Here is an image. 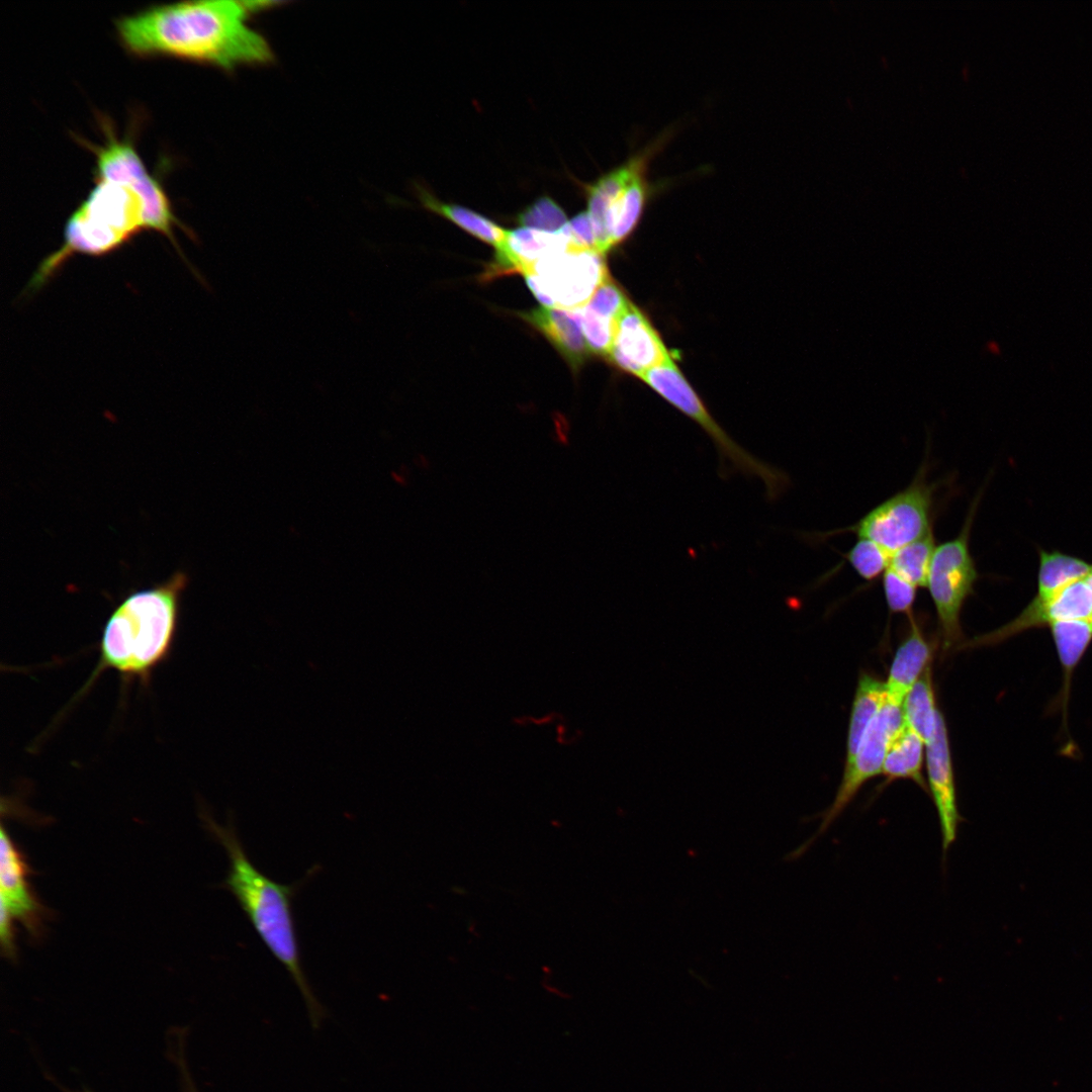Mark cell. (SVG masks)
<instances>
[{"mask_svg":"<svg viewBox=\"0 0 1092 1092\" xmlns=\"http://www.w3.org/2000/svg\"><path fill=\"white\" fill-rule=\"evenodd\" d=\"M883 587L892 612L910 613L916 598V585L888 567L883 574Z\"/></svg>","mask_w":1092,"mask_h":1092,"instance_id":"cell-27","label":"cell"},{"mask_svg":"<svg viewBox=\"0 0 1092 1092\" xmlns=\"http://www.w3.org/2000/svg\"><path fill=\"white\" fill-rule=\"evenodd\" d=\"M886 697L885 682L868 673L860 674L850 713L844 767L853 760Z\"/></svg>","mask_w":1092,"mask_h":1092,"instance_id":"cell-18","label":"cell"},{"mask_svg":"<svg viewBox=\"0 0 1092 1092\" xmlns=\"http://www.w3.org/2000/svg\"><path fill=\"white\" fill-rule=\"evenodd\" d=\"M188 1092H197L195 1088H191Z\"/></svg>","mask_w":1092,"mask_h":1092,"instance_id":"cell-31","label":"cell"},{"mask_svg":"<svg viewBox=\"0 0 1092 1092\" xmlns=\"http://www.w3.org/2000/svg\"><path fill=\"white\" fill-rule=\"evenodd\" d=\"M97 180L122 184L133 189L145 207L147 230L167 237L183 260L175 239V226L187 231L174 215L170 200L161 184L147 170L134 147L127 141H119L109 132L104 145L95 148Z\"/></svg>","mask_w":1092,"mask_h":1092,"instance_id":"cell-9","label":"cell"},{"mask_svg":"<svg viewBox=\"0 0 1092 1092\" xmlns=\"http://www.w3.org/2000/svg\"><path fill=\"white\" fill-rule=\"evenodd\" d=\"M11 919L12 917L7 910L1 907L0 933L2 949L9 958H14L15 944Z\"/></svg>","mask_w":1092,"mask_h":1092,"instance_id":"cell-30","label":"cell"},{"mask_svg":"<svg viewBox=\"0 0 1092 1092\" xmlns=\"http://www.w3.org/2000/svg\"><path fill=\"white\" fill-rule=\"evenodd\" d=\"M630 302L622 289L609 277L585 306L600 314L619 320Z\"/></svg>","mask_w":1092,"mask_h":1092,"instance_id":"cell-28","label":"cell"},{"mask_svg":"<svg viewBox=\"0 0 1092 1092\" xmlns=\"http://www.w3.org/2000/svg\"><path fill=\"white\" fill-rule=\"evenodd\" d=\"M936 545L932 529L890 555L889 566L916 586L926 585Z\"/></svg>","mask_w":1092,"mask_h":1092,"instance_id":"cell-23","label":"cell"},{"mask_svg":"<svg viewBox=\"0 0 1092 1092\" xmlns=\"http://www.w3.org/2000/svg\"><path fill=\"white\" fill-rule=\"evenodd\" d=\"M904 726L902 704L886 697L853 760L844 767L840 786L831 805L822 815L815 837L827 830L867 781L882 774L888 748Z\"/></svg>","mask_w":1092,"mask_h":1092,"instance_id":"cell-11","label":"cell"},{"mask_svg":"<svg viewBox=\"0 0 1092 1092\" xmlns=\"http://www.w3.org/2000/svg\"><path fill=\"white\" fill-rule=\"evenodd\" d=\"M419 194L427 209L444 216L476 239L494 248L504 241L507 231L480 213L459 204L443 202L423 189Z\"/></svg>","mask_w":1092,"mask_h":1092,"instance_id":"cell-21","label":"cell"},{"mask_svg":"<svg viewBox=\"0 0 1092 1092\" xmlns=\"http://www.w3.org/2000/svg\"><path fill=\"white\" fill-rule=\"evenodd\" d=\"M569 247L566 225L558 232L528 228L507 231L504 241L495 248V261L487 276L523 274L537 261L567 251Z\"/></svg>","mask_w":1092,"mask_h":1092,"instance_id":"cell-14","label":"cell"},{"mask_svg":"<svg viewBox=\"0 0 1092 1092\" xmlns=\"http://www.w3.org/2000/svg\"><path fill=\"white\" fill-rule=\"evenodd\" d=\"M928 787L933 799L941 831L943 856L956 841L963 818L959 812L953 769L951 764L947 728L940 711L936 717L935 731L926 745Z\"/></svg>","mask_w":1092,"mask_h":1092,"instance_id":"cell-13","label":"cell"},{"mask_svg":"<svg viewBox=\"0 0 1092 1092\" xmlns=\"http://www.w3.org/2000/svg\"><path fill=\"white\" fill-rule=\"evenodd\" d=\"M932 648L919 629L912 625L908 637L897 649L885 682L887 698L902 704L906 694L929 667Z\"/></svg>","mask_w":1092,"mask_h":1092,"instance_id":"cell-17","label":"cell"},{"mask_svg":"<svg viewBox=\"0 0 1092 1092\" xmlns=\"http://www.w3.org/2000/svg\"><path fill=\"white\" fill-rule=\"evenodd\" d=\"M187 581L184 572H175L163 583L131 593L115 607L102 631L96 668L80 694L107 669L123 680L147 685L171 653Z\"/></svg>","mask_w":1092,"mask_h":1092,"instance_id":"cell-3","label":"cell"},{"mask_svg":"<svg viewBox=\"0 0 1092 1092\" xmlns=\"http://www.w3.org/2000/svg\"><path fill=\"white\" fill-rule=\"evenodd\" d=\"M577 370L589 354L577 310L541 306L521 314Z\"/></svg>","mask_w":1092,"mask_h":1092,"instance_id":"cell-16","label":"cell"},{"mask_svg":"<svg viewBox=\"0 0 1092 1092\" xmlns=\"http://www.w3.org/2000/svg\"><path fill=\"white\" fill-rule=\"evenodd\" d=\"M609 358L621 370L639 378L672 359L647 317L632 302L618 320Z\"/></svg>","mask_w":1092,"mask_h":1092,"instance_id":"cell-12","label":"cell"},{"mask_svg":"<svg viewBox=\"0 0 1092 1092\" xmlns=\"http://www.w3.org/2000/svg\"><path fill=\"white\" fill-rule=\"evenodd\" d=\"M1056 623H1085L1092 626V572L1049 596H1034L1013 620L966 641L963 646H992L1024 631L1048 628Z\"/></svg>","mask_w":1092,"mask_h":1092,"instance_id":"cell-10","label":"cell"},{"mask_svg":"<svg viewBox=\"0 0 1092 1092\" xmlns=\"http://www.w3.org/2000/svg\"><path fill=\"white\" fill-rule=\"evenodd\" d=\"M977 504L975 500L959 535L936 546L927 576L945 650L962 639L961 612L979 577L969 542Z\"/></svg>","mask_w":1092,"mask_h":1092,"instance_id":"cell-6","label":"cell"},{"mask_svg":"<svg viewBox=\"0 0 1092 1092\" xmlns=\"http://www.w3.org/2000/svg\"><path fill=\"white\" fill-rule=\"evenodd\" d=\"M566 228L570 237V247L599 251L594 225L586 211H581L572 217Z\"/></svg>","mask_w":1092,"mask_h":1092,"instance_id":"cell-29","label":"cell"},{"mask_svg":"<svg viewBox=\"0 0 1092 1092\" xmlns=\"http://www.w3.org/2000/svg\"><path fill=\"white\" fill-rule=\"evenodd\" d=\"M938 711L928 667L906 694L902 702L905 725L927 745L933 737Z\"/></svg>","mask_w":1092,"mask_h":1092,"instance_id":"cell-22","label":"cell"},{"mask_svg":"<svg viewBox=\"0 0 1092 1092\" xmlns=\"http://www.w3.org/2000/svg\"><path fill=\"white\" fill-rule=\"evenodd\" d=\"M1035 597L1049 596L1092 572V563L1059 551H1038Z\"/></svg>","mask_w":1092,"mask_h":1092,"instance_id":"cell-20","label":"cell"},{"mask_svg":"<svg viewBox=\"0 0 1092 1092\" xmlns=\"http://www.w3.org/2000/svg\"><path fill=\"white\" fill-rule=\"evenodd\" d=\"M84 1092H91V1091H88V1090H86V1091H84Z\"/></svg>","mask_w":1092,"mask_h":1092,"instance_id":"cell-32","label":"cell"},{"mask_svg":"<svg viewBox=\"0 0 1092 1092\" xmlns=\"http://www.w3.org/2000/svg\"><path fill=\"white\" fill-rule=\"evenodd\" d=\"M577 311L589 354L609 357L618 320L595 312L585 305Z\"/></svg>","mask_w":1092,"mask_h":1092,"instance_id":"cell-24","label":"cell"},{"mask_svg":"<svg viewBox=\"0 0 1092 1092\" xmlns=\"http://www.w3.org/2000/svg\"><path fill=\"white\" fill-rule=\"evenodd\" d=\"M604 255L597 250L569 247L537 261L523 276L545 307L577 310L610 277Z\"/></svg>","mask_w":1092,"mask_h":1092,"instance_id":"cell-8","label":"cell"},{"mask_svg":"<svg viewBox=\"0 0 1092 1092\" xmlns=\"http://www.w3.org/2000/svg\"><path fill=\"white\" fill-rule=\"evenodd\" d=\"M640 378L705 431L713 441L720 461L728 470L761 480L770 500L785 492L790 483L787 474L755 457L724 431L672 359L647 371Z\"/></svg>","mask_w":1092,"mask_h":1092,"instance_id":"cell-5","label":"cell"},{"mask_svg":"<svg viewBox=\"0 0 1092 1092\" xmlns=\"http://www.w3.org/2000/svg\"><path fill=\"white\" fill-rule=\"evenodd\" d=\"M517 221L523 228L545 232H558L567 224V217L559 204L549 196H541L521 211Z\"/></svg>","mask_w":1092,"mask_h":1092,"instance_id":"cell-26","label":"cell"},{"mask_svg":"<svg viewBox=\"0 0 1092 1092\" xmlns=\"http://www.w3.org/2000/svg\"><path fill=\"white\" fill-rule=\"evenodd\" d=\"M273 2L183 1L153 6L121 17L116 30L131 54L165 56L209 64L224 70L266 64L268 41L247 24L252 11Z\"/></svg>","mask_w":1092,"mask_h":1092,"instance_id":"cell-1","label":"cell"},{"mask_svg":"<svg viewBox=\"0 0 1092 1092\" xmlns=\"http://www.w3.org/2000/svg\"><path fill=\"white\" fill-rule=\"evenodd\" d=\"M845 558L856 573L866 580H873L884 574L890 562V554L884 548L862 538H858V541L846 553Z\"/></svg>","mask_w":1092,"mask_h":1092,"instance_id":"cell-25","label":"cell"},{"mask_svg":"<svg viewBox=\"0 0 1092 1092\" xmlns=\"http://www.w3.org/2000/svg\"><path fill=\"white\" fill-rule=\"evenodd\" d=\"M936 486L927 480L926 467L922 465L903 490L878 505L855 524L827 535L854 533L858 538L877 543L891 555L932 529L931 513Z\"/></svg>","mask_w":1092,"mask_h":1092,"instance_id":"cell-7","label":"cell"},{"mask_svg":"<svg viewBox=\"0 0 1092 1092\" xmlns=\"http://www.w3.org/2000/svg\"><path fill=\"white\" fill-rule=\"evenodd\" d=\"M924 745L922 738L905 725L888 748L882 769L885 784L896 779H909L927 792L928 786L922 775Z\"/></svg>","mask_w":1092,"mask_h":1092,"instance_id":"cell-19","label":"cell"},{"mask_svg":"<svg viewBox=\"0 0 1092 1092\" xmlns=\"http://www.w3.org/2000/svg\"><path fill=\"white\" fill-rule=\"evenodd\" d=\"M0 844L1 907L35 934L41 920V907L28 887L26 864L4 827L1 828Z\"/></svg>","mask_w":1092,"mask_h":1092,"instance_id":"cell-15","label":"cell"},{"mask_svg":"<svg viewBox=\"0 0 1092 1092\" xmlns=\"http://www.w3.org/2000/svg\"><path fill=\"white\" fill-rule=\"evenodd\" d=\"M143 230L147 225L141 196L126 185L97 180L67 220L63 245L41 261L25 291L41 288L72 256L106 255Z\"/></svg>","mask_w":1092,"mask_h":1092,"instance_id":"cell-4","label":"cell"},{"mask_svg":"<svg viewBox=\"0 0 1092 1092\" xmlns=\"http://www.w3.org/2000/svg\"><path fill=\"white\" fill-rule=\"evenodd\" d=\"M205 824L225 849L230 868L224 887L234 895L270 953L285 968L299 989L313 1025L324 1015L323 1007L305 976L295 927L292 901L315 868L301 881L278 883L262 873L250 859L234 825L221 826L209 816Z\"/></svg>","mask_w":1092,"mask_h":1092,"instance_id":"cell-2","label":"cell"}]
</instances>
